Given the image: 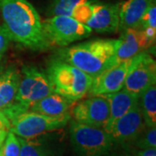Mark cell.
Returning <instances> with one entry per match:
<instances>
[{"label": "cell", "mask_w": 156, "mask_h": 156, "mask_svg": "<svg viewBox=\"0 0 156 156\" xmlns=\"http://www.w3.org/2000/svg\"><path fill=\"white\" fill-rule=\"evenodd\" d=\"M2 156H20V143L16 134L9 131L1 147Z\"/></svg>", "instance_id": "cell-24"}, {"label": "cell", "mask_w": 156, "mask_h": 156, "mask_svg": "<svg viewBox=\"0 0 156 156\" xmlns=\"http://www.w3.org/2000/svg\"><path fill=\"white\" fill-rule=\"evenodd\" d=\"M4 71H5V67H4V64L2 63V62L0 60V76H1V75L3 74Z\"/></svg>", "instance_id": "cell-30"}, {"label": "cell", "mask_w": 156, "mask_h": 156, "mask_svg": "<svg viewBox=\"0 0 156 156\" xmlns=\"http://www.w3.org/2000/svg\"><path fill=\"white\" fill-rule=\"evenodd\" d=\"M104 156H127L125 155V154H116V153H115V154H107L106 155Z\"/></svg>", "instance_id": "cell-29"}, {"label": "cell", "mask_w": 156, "mask_h": 156, "mask_svg": "<svg viewBox=\"0 0 156 156\" xmlns=\"http://www.w3.org/2000/svg\"><path fill=\"white\" fill-rule=\"evenodd\" d=\"M145 127V121L138 105L116 120L106 131L111 135L115 143L128 144L133 143Z\"/></svg>", "instance_id": "cell-11"}, {"label": "cell", "mask_w": 156, "mask_h": 156, "mask_svg": "<svg viewBox=\"0 0 156 156\" xmlns=\"http://www.w3.org/2000/svg\"><path fill=\"white\" fill-rule=\"evenodd\" d=\"M54 93L47 75L33 66H24L14 103L3 113L9 121L27 112L34 102Z\"/></svg>", "instance_id": "cell-4"}, {"label": "cell", "mask_w": 156, "mask_h": 156, "mask_svg": "<svg viewBox=\"0 0 156 156\" xmlns=\"http://www.w3.org/2000/svg\"><path fill=\"white\" fill-rule=\"evenodd\" d=\"M117 47L118 39H96L62 49L57 58L95 78L116 64Z\"/></svg>", "instance_id": "cell-2"}, {"label": "cell", "mask_w": 156, "mask_h": 156, "mask_svg": "<svg viewBox=\"0 0 156 156\" xmlns=\"http://www.w3.org/2000/svg\"><path fill=\"white\" fill-rule=\"evenodd\" d=\"M89 0H51L47 8V15L55 16H69L71 17L73 9L78 4Z\"/></svg>", "instance_id": "cell-20"}, {"label": "cell", "mask_w": 156, "mask_h": 156, "mask_svg": "<svg viewBox=\"0 0 156 156\" xmlns=\"http://www.w3.org/2000/svg\"><path fill=\"white\" fill-rule=\"evenodd\" d=\"M155 0H127L120 5L119 30L140 29L146 11Z\"/></svg>", "instance_id": "cell-14"}, {"label": "cell", "mask_w": 156, "mask_h": 156, "mask_svg": "<svg viewBox=\"0 0 156 156\" xmlns=\"http://www.w3.org/2000/svg\"><path fill=\"white\" fill-rule=\"evenodd\" d=\"M70 142L76 156H104L111 151L115 141L103 128L72 121Z\"/></svg>", "instance_id": "cell-5"}, {"label": "cell", "mask_w": 156, "mask_h": 156, "mask_svg": "<svg viewBox=\"0 0 156 156\" xmlns=\"http://www.w3.org/2000/svg\"><path fill=\"white\" fill-rule=\"evenodd\" d=\"M146 37L149 40L151 44L154 43L156 37V5L155 1L152 3L147 11H146L145 15L142 18L140 28Z\"/></svg>", "instance_id": "cell-21"}, {"label": "cell", "mask_w": 156, "mask_h": 156, "mask_svg": "<svg viewBox=\"0 0 156 156\" xmlns=\"http://www.w3.org/2000/svg\"><path fill=\"white\" fill-rule=\"evenodd\" d=\"M9 130L5 129V128H0V149L2 147V146L5 142V140L6 138V135L8 134Z\"/></svg>", "instance_id": "cell-28"}, {"label": "cell", "mask_w": 156, "mask_h": 156, "mask_svg": "<svg viewBox=\"0 0 156 156\" xmlns=\"http://www.w3.org/2000/svg\"><path fill=\"white\" fill-rule=\"evenodd\" d=\"M72 105H74L72 102L54 92L34 102L30 107L28 111L50 116H57L67 113L69 108Z\"/></svg>", "instance_id": "cell-17"}, {"label": "cell", "mask_w": 156, "mask_h": 156, "mask_svg": "<svg viewBox=\"0 0 156 156\" xmlns=\"http://www.w3.org/2000/svg\"><path fill=\"white\" fill-rule=\"evenodd\" d=\"M137 156H156V147L141 149L137 154Z\"/></svg>", "instance_id": "cell-27"}, {"label": "cell", "mask_w": 156, "mask_h": 156, "mask_svg": "<svg viewBox=\"0 0 156 156\" xmlns=\"http://www.w3.org/2000/svg\"><path fill=\"white\" fill-rule=\"evenodd\" d=\"M74 121L105 128L109 119V104L106 95H94L76 103L72 108Z\"/></svg>", "instance_id": "cell-9"}, {"label": "cell", "mask_w": 156, "mask_h": 156, "mask_svg": "<svg viewBox=\"0 0 156 156\" xmlns=\"http://www.w3.org/2000/svg\"><path fill=\"white\" fill-rule=\"evenodd\" d=\"M0 13L11 41L33 51L51 47L38 12L28 0H0Z\"/></svg>", "instance_id": "cell-1"}, {"label": "cell", "mask_w": 156, "mask_h": 156, "mask_svg": "<svg viewBox=\"0 0 156 156\" xmlns=\"http://www.w3.org/2000/svg\"><path fill=\"white\" fill-rule=\"evenodd\" d=\"M140 149L156 147V126H147L133 142Z\"/></svg>", "instance_id": "cell-22"}, {"label": "cell", "mask_w": 156, "mask_h": 156, "mask_svg": "<svg viewBox=\"0 0 156 156\" xmlns=\"http://www.w3.org/2000/svg\"><path fill=\"white\" fill-rule=\"evenodd\" d=\"M46 75L54 92L73 104L88 94L93 82L90 76L57 57L48 63Z\"/></svg>", "instance_id": "cell-3"}, {"label": "cell", "mask_w": 156, "mask_h": 156, "mask_svg": "<svg viewBox=\"0 0 156 156\" xmlns=\"http://www.w3.org/2000/svg\"><path fill=\"white\" fill-rule=\"evenodd\" d=\"M11 41V37L5 27L3 25H0V60H2L3 56L8 50Z\"/></svg>", "instance_id": "cell-25"}, {"label": "cell", "mask_w": 156, "mask_h": 156, "mask_svg": "<svg viewBox=\"0 0 156 156\" xmlns=\"http://www.w3.org/2000/svg\"><path fill=\"white\" fill-rule=\"evenodd\" d=\"M93 2L92 0H89L86 2H83L78 4L72 11L71 17L76 19L79 23L87 25L93 15Z\"/></svg>", "instance_id": "cell-23"}, {"label": "cell", "mask_w": 156, "mask_h": 156, "mask_svg": "<svg viewBox=\"0 0 156 156\" xmlns=\"http://www.w3.org/2000/svg\"><path fill=\"white\" fill-rule=\"evenodd\" d=\"M139 107L147 126H156V86L150 85L139 95Z\"/></svg>", "instance_id": "cell-19"}, {"label": "cell", "mask_w": 156, "mask_h": 156, "mask_svg": "<svg viewBox=\"0 0 156 156\" xmlns=\"http://www.w3.org/2000/svg\"><path fill=\"white\" fill-rule=\"evenodd\" d=\"M109 104V119L104 129L111 127L119 118L139 105V95L122 89L115 93L106 95Z\"/></svg>", "instance_id": "cell-15"}, {"label": "cell", "mask_w": 156, "mask_h": 156, "mask_svg": "<svg viewBox=\"0 0 156 156\" xmlns=\"http://www.w3.org/2000/svg\"><path fill=\"white\" fill-rule=\"evenodd\" d=\"M71 119L69 112L57 116L45 115L35 112L23 113L10 121V131L18 137L30 139L63 128Z\"/></svg>", "instance_id": "cell-6"}, {"label": "cell", "mask_w": 156, "mask_h": 156, "mask_svg": "<svg viewBox=\"0 0 156 156\" xmlns=\"http://www.w3.org/2000/svg\"><path fill=\"white\" fill-rule=\"evenodd\" d=\"M10 128H11V122L9 119L0 110V128H5L10 131Z\"/></svg>", "instance_id": "cell-26"}, {"label": "cell", "mask_w": 156, "mask_h": 156, "mask_svg": "<svg viewBox=\"0 0 156 156\" xmlns=\"http://www.w3.org/2000/svg\"><path fill=\"white\" fill-rule=\"evenodd\" d=\"M45 36L51 44L67 46L88 37L92 33L89 26L69 16H55L42 21Z\"/></svg>", "instance_id": "cell-7"}, {"label": "cell", "mask_w": 156, "mask_h": 156, "mask_svg": "<svg viewBox=\"0 0 156 156\" xmlns=\"http://www.w3.org/2000/svg\"><path fill=\"white\" fill-rule=\"evenodd\" d=\"M20 143V156H61L60 151L37 137L24 139L18 137Z\"/></svg>", "instance_id": "cell-18"}, {"label": "cell", "mask_w": 156, "mask_h": 156, "mask_svg": "<svg viewBox=\"0 0 156 156\" xmlns=\"http://www.w3.org/2000/svg\"><path fill=\"white\" fill-rule=\"evenodd\" d=\"M119 4H93V15L87 26L98 33H114L119 30Z\"/></svg>", "instance_id": "cell-12"}, {"label": "cell", "mask_w": 156, "mask_h": 156, "mask_svg": "<svg viewBox=\"0 0 156 156\" xmlns=\"http://www.w3.org/2000/svg\"><path fill=\"white\" fill-rule=\"evenodd\" d=\"M21 74L14 67L5 69L0 76V110L3 112L11 107L17 95Z\"/></svg>", "instance_id": "cell-16"}, {"label": "cell", "mask_w": 156, "mask_h": 156, "mask_svg": "<svg viewBox=\"0 0 156 156\" xmlns=\"http://www.w3.org/2000/svg\"><path fill=\"white\" fill-rule=\"evenodd\" d=\"M155 82V61L150 55L143 51L134 57V63L127 75L122 89L140 95Z\"/></svg>", "instance_id": "cell-8"}, {"label": "cell", "mask_w": 156, "mask_h": 156, "mask_svg": "<svg viewBox=\"0 0 156 156\" xmlns=\"http://www.w3.org/2000/svg\"><path fill=\"white\" fill-rule=\"evenodd\" d=\"M152 44L140 29H127L118 39V47L115 54L116 62L131 59L147 50Z\"/></svg>", "instance_id": "cell-13"}, {"label": "cell", "mask_w": 156, "mask_h": 156, "mask_svg": "<svg viewBox=\"0 0 156 156\" xmlns=\"http://www.w3.org/2000/svg\"><path fill=\"white\" fill-rule=\"evenodd\" d=\"M134 57L120 62L93 78L88 94L91 96L107 95L121 90L128 71L134 63Z\"/></svg>", "instance_id": "cell-10"}]
</instances>
